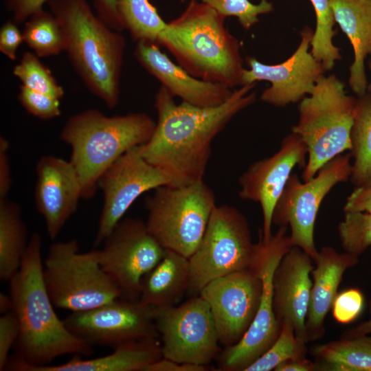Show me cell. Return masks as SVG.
I'll use <instances>...</instances> for the list:
<instances>
[{
  "mask_svg": "<svg viewBox=\"0 0 371 371\" xmlns=\"http://www.w3.org/2000/svg\"><path fill=\"white\" fill-rule=\"evenodd\" d=\"M319 371H371V335L343 338L311 350Z\"/></svg>",
  "mask_w": 371,
  "mask_h": 371,
  "instance_id": "obj_27",
  "label": "cell"
},
{
  "mask_svg": "<svg viewBox=\"0 0 371 371\" xmlns=\"http://www.w3.org/2000/svg\"><path fill=\"white\" fill-rule=\"evenodd\" d=\"M23 42L39 58L65 52V38L60 24L51 12L43 9L31 16L22 31Z\"/></svg>",
  "mask_w": 371,
  "mask_h": 371,
  "instance_id": "obj_30",
  "label": "cell"
},
{
  "mask_svg": "<svg viewBox=\"0 0 371 371\" xmlns=\"http://www.w3.org/2000/svg\"><path fill=\"white\" fill-rule=\"evenodd\" d=\"M139 146L132 148L119 157L99 180L98 188L103 194V205L95 247L103 243L143 193L173 184L172 178L166 172L143 157Z\"/></svg>",
  "mask_w": 371,
  "mask_h": 371,
  "instance_id": "obj_15",
  "label": "cell"
},
{
  "mask_svg": "<svg viewBox=\"0 0 371 371\" xmlns=\"http://www.w3.org/2000/svg\"><path fill=\"white\" fill-rule=\"evenodd\" d=\"M156 308L139 300L118 297L95 308L71 312L67 329L91 346L116 347L159 336Z\"/></svg>",
  "mask_w": 371,
  "mask_h": 371,
  "instance_id": "obj_14",
  "label": "cell"
},
{
  "mask_svg": "<svg viewBox=\"0 0 371 371\" xmlns=\"http://www.w3.org/2000/svg\"><path fill=\"white\" fill-rule=\"evenodd\" d=\"M306 144L295 133L285 137L272 156L251 164L239 178V197L259 203L262 213L260 234L265 240L272 236L273 213L293 169L305 168Z\"/></svg>",
  "mask_w": 371,
  "mask_h": 371,
  "instance_id": "obj_18",
  "label": "cell"
},
{
  "mask_svg": "<svg viewBox=\"0 0 371 371\" xmlns=\"http://www.w3.org/2000/svg\"><path fill=\"white\" fill-rule=\"evenodd\" d=\"M9 142L0 137V200L8 198L12 186L11 170L8 157Z\"/></svg>",
  "mask_w": 371,
  "mask_h": 371,
  "instance_id": "obj_43",
  "label": "cell"
},
{
  "mask_svg": "<svg viewBox=\"0 0 371 371\" xmlns=\"http://www.w3.org/2000/svg\"><path fill=\"white\" fill-rule=\"evenodd\" d=\"M350 153L337 156L303 183L296 174H291L275 206L273 224L289 227L293 246L300 247L313 260L318 254L314 228L320 205L334 186L350 179Z\"/></svg>",
  "mask_w": 371,
  "mask_h": 371,
  "instance_id": "obj_11",
  "label": "cell"
},
{
  "mask_svg": "<svg viewBox=\"0 0 371 371\" xmlns=\"http://www.w3.org/2000/svg\"><path fill=\"white\" fill-rule=\"evenodd\" d=\"M310 1L316 16V27L311 42V53L326 71L330 70L335 61L341 58L340 49L332 42L337 32L333 30L335 21L330 0Z\"/></svg>",
  "mask_w": 371,
  "mask_h": 371,
  "instance_id": "obj_31",
  "label": "cell"
},
{
  "mask_svg": "<svg viewBox=\"0 0 371 371\" xmlns=\"http://www.w3.org/2000/svg\"><path fill=\"white\" fill-rule=\"evenodd\" d=\"M313 261L300 247L293 246L280 261L273 278V307L278 322L280 326L290 325L296 337L307 343L306 319Z\"/></svg>",
  "mask_w": 371,
  "mask_h": 371,
  "instance_id": "obj_20",
  "label": "cell"
},
{
  "mask_svg": "<svg viewBox=\"0 0 371 371\" xmlns=\"http://www.w3.org/2000/svg\"><path fill=\"white\" fill-rule=\"evenodd\" d=\"M255 247L245 216L234 206L216 205L198 247L189 258L188 293L197 295L211 281L251 267Z\"/></svg>",
  "mask_w": 371,
  "mask_h": 371,
  "instance_id": "obj_9",
  "label": "cell"
},
{
  "mask_svg": "<svg viewBox=\"0 0 371 371\" xmlns=\"http://www.w3.org/2000/svg\"><path fill=\"white\" fill-rule=\"evenodd\" d=\"M34 201L46 232L54 240L76 212L82 192L78 174L69 161L44 155L36 164Z\"/></svg>",
  "mask_w": 371,
  "mask_h": 371,
  "instance_id": "obj_19",
  "label": "cell"
},
{
  "mask_svg": "<svg viewBox=\"0 0 371 371\" xmlns=\"http://www.w3.org/2000/svg\"><path fill=\"white\" fill-rule=\"evenodd\" d=\"M65 38V52L82 81L107 107L120 100L126 40L93 11L87 0H49Z\"/></svg>",
  "mask_w": 371,
  "mask_h": 371,
  "instance_id": "obj_3",
  "label": "cell"
},
{
  "mask_svg": "<svg viewBox=\"0 0 371 371\" xmlns=\"http://www.w3.org/2000/svg\"><path fill=\"white\" fill-rule=\"evenodd\" d=\"M155 322L163 357L207 365L220 351L210 308L199 295L180 305L156 308Z\"/></svg>",
  "mask_w": 371,
  "mask_h": 371,
  "instance_id": "obj_12",
  "label": "cell"
},
{
  "mask_svg": "<svg viewBox=\"0 0 371 371\" xmlns=\"http://www.w3.org/2000/svg\"><path fill=\"white\" fill-rule=\"evenodd\" d=\"M255 84L240 86L227 101L212 107L184 102L177 104L161 86L155 99L157 122L150 138L139 146L142 155L166 172L172 185L203 180L214 138L233 117L255 102Z\"/></svg>",
  "mask_w": 371,
  "mask_h": 371,
  "instance_id": "obj_1",
  "label": "cell"
},
{
  "mask_svg": "<svg viewBox=\"0 0 371 371\" xmlns=\"http://www.w3.org/2000/svg\"><path fill=\"white\" fill-rule=\"evenodd\" d=\"M20 333L19 324L12 311L0 317V370H5L9 352L16 344Z\"/></svg>",
  "mask_w": 371,
  "mask_h": 371,
  "instance_id": "obj_38",
  "label": "cell"
},
{
  "mask_svg": "<svg viewBox=\"0 0 371 371\" xmlns=\"http://www.w3.org/2000/svg\"><path fill=\"white\" fill-rule=\"evenodd\" d=\"M156 122L145 113L107 116L88 109L70 116L60 139L71 147L69 161L79 177L82 199L92 198L103 173L122 155L146 143Z\"/></svg>",
  "mask_w": 371,
  "mask_h": 371,
  "instance_id": "obj_5",
  "label": "cell"
},
{
  "mask_svg": "<svg viewBox=\"0 0 371 371\" xmlns=\"http://www.w3.org/2000/svg\"><path fill=\"white\" fill-rule=\"evenodd\" d=\"M13 301L10 295L0 293V313L1 315L12 311Z\"/></svg>",
  "mask_w": 371,
  "mask_h": 371,
  "instance_id": "obj_47",
  "label": "cell"
},
{
  "mask_svg": "<svg viewBox=\"0 0 371 371\" xmlns=\"http://www.w3.org/2000/svg\"><path fill=\"white\" fill-rule=\"evenodd\" d=\"M344 212H371V181L355 187L346 199Z\"/></svg>",
  "mask_w": 371,
  "mask_h": 371,
  "instance_id": "obj_42",
  "label": "cell"
},
{
  "mask_svg": "<svg viewBox=\"0 0 371 371\" xmlns=\"http://www.w3.org/2000/svg\"><path fill=\"white\" fill-rule=\"evenodd\" d=\"M43 276L54 306L60 309L86 311L121 297L100 265L98 250L79 252L75 239L49 246Z\"/></svg>",
  "mask_w": 371,
  "mask_h": 371,
  "instance_id": "obj_8",
  "label": "cell"
},
{
  "mask_svg": "<svg viewBox=\"0 0 371 371\" xmlns=\"http://www.w3.org/2000/svg\"><path fill=\"white\" fill-rule=\"evenodd\" d=\"M97 15L113 30H125L117 8V0H94Z\"/></svg>",
  "mask_w": 371,
  "mask_h": 371,
  "instance_id": "obj_41",
  "label": "cell"
},
{
  "mask_svg": "<svg viewBox=\"0 0 371 371\" xmlns=\"http://www.w3.org/2000/svg\"><path fill=\"white\" fill-rule=\"evenodd\" d=\"M287 226L265 240L260 234L251 266L262 281V293L256 315L249 328L236 344L227 346L220 355L218 370L244 371L276 341L281 329L273 307V278L282 257L293 247Z\"/></svg>",
  "mask_w": 371,
  "mask_h": 371,
  "instance_id": "obj_10",
  "label": "cell"
},
{
  "mask_svg": "<svg viewBox=\"0 0 371 371\" xmlns=\"http://www.w3.org/2000/svg\"><path fill=\"white\" fill-rule=\"evenodd\" d=\"M313 32L305 27L295 52L284 62L266 65L254 57L246 59L249 69H244L243 85L266 80L271 86L261 95V100L276 106L300 102L313 91L326 71L308 51Z\"/></svg>",
  "mask_w": 371,
  "mask_h": 371,
  "instance_id": "obj_17",
  "label": "cell"
},
{
  "mask_svg": "<svg viewBox=\"0 0 371 371\" xmlns=\"http://www.w3.org/2000/svg\"><path fill=\"white\" fill-rule=\"evenodd\" d=\"M18 99L31 115L42 120H50L61 114L60 99L33 91L21 85Z\"/></svg>",
  "mask_w": 371,
  "mask_h": 371,
  "instance_id": "obj_36",
  "label": "cell"
},
{
  "mask_svg": "<svg viewBox=\"0 0 371 371\" xmlns=\"http://www.w3.org/2000/svg\"><path fill=\"white\" fill-rule=\"evenodd\" d=\"M352 164L350 182L361 186L371 181V93L358 96L350 134Z\"/></svg>",
  "mask_w": 371,
  "mask_h": 371,
  "instance_id": "obj_28",
  "label": "cell"
},
{
  "mask_svg": "<svg viewBox=\"0 0 371 371\" xmlns=\"http://www.w3.org/2000/svg\"><path fill=\"white\" fill-rule=\"evenodd\" d=\"M98 250L102 269L121 292V297L139 300L143 278L164 257L165 249L136 218H122Z\"/></svg>",
  "mask_w": 371,
  "mask_h": 371,
  "instance_id": "obj_13",
  "label": "cell"
},
{
  "mask_svg": "<svg viewBox=\"0 0 371 371\" xmlns=\"http://www.w3.org/2000/svg\"><path fill=\"white\" fill-rule=\"evenodd\" d=\"M261 278L254 267L216 278L200 291L208 304L219 343H238L251 324L258 309Z\"/></svg>",
  "mask_w": 371,
  "mask_h": 371,
  "instance_id": "obj_16",
  "label": "cell"
},
{
  "mask_svg": "<svg viewBox=\"0 0 371 371\" xmlns=\"http://www.w3.org/2000/svg\"><path fill=\"white\" fill-rule=\"evenodd\" d=\"M16 24L8 21L0 29V52L11 60H16L17 49L23 42L22 32Z\"/></svg>",
  "mask_w": 371,
  "mask_h": 371,
  "instance_id": "obj_39",
  "label": "cell"
},
{
  "mask_svg": "<svg viewBox=\"0 0 371 371\" xmlns=\"http://www.w3.org/2000/svg\"><path fill=\"white\" fill-rule=\"evenodd\" d=\"M49 0H6L7 8L16 23L25 22L34 14L42 10Z\"/></svg>",
  "mask_w": 371,
  "mask_h": 371,
  "instance_id": "obj_40",
  "label": "cell"
},
{
  "mask_svg": "<svg viewBox=\"0 0 371 371\" xmlns=\"http://www.w3.org/2000/svg\"><path fill=\"white\" fill-rule=\"evenodd\" d=\"M207 365L180 363L165 357L147 366L143 371H206Z\"/></svg>",
  "mask_w": 371,
  "mask_h": 371,
  "instance_id": "obj_44",
  "label": "cell"
},
{
  "mask_svg": "<svg viewBox=\"0 0 371 371\" xmlns=\"http://www.w3.org/2000/svg\"><path fill=\"white\" fill-rule=\"evenodd\" d=\"M20 205L0 200V280L9 282L19 271L27 248V230Z\"/></svg>",
  "mask_w": 371,
  "mask_h": 371,
  "instance_id": "obj_26",
  "label": "cell"
},
{
  "mask_svg": "<svg viewBox=\"0 0 371 371\" xmlns=\"http://www.w3.org/2000/svg\"><path fill=\"white\" fill-rule=\"evenodd\" d=\"M134 54L139 63L156 78L173 97L199 106L212 107L227 101L234 89L194 77L164 53L157 43L137 42Z\"/></svg>",
  "mask_w": 371,
  "mask_h": 371,
  "instance_id": "obj_21",
  "label": "cell"
},
{
  "mask_svg": "<svg viewBox=\"0 0 371 371\" xmlns=\"http://www.w3.org/2000/svg\"><path fill=\"white\" fill-rule=\"evenodd\" d=\"M42 243L41 236L33 233L21 267L9 281L20 333L16 355L9 357L7 370L49 365L65 355L89 357L93 353V346L72 334L55 312L43 281Z\"/></svg>",
  "mask_w": 371,
  "mask_h": 371,
  "instance_id": "obj_2",
  "label": "cell"
},
{
  "mask_svg": "<svg viewBox=\"0 0 371 371\" xmlns=\"http://www.w3.org/2000/svg\"><path fill=\"white\" fill-rule=\"evenodd\" d=\"M225 16H236L245 30L258 22V16L273 11V6L267 0L252 3L249 0H201Z\"/></svg>",
  "mask_w": 371,
  "mask_h": 371,
  "instance_id": "obj_35",
  "label": "cell"
},
{
  "mask_svg": "<svg viewBox=\"0 0 371 371\" xmlns=\"http://www.w3.org/2000/svg\"><path fill=\"white\" fill-rule=\"evenodd\" d=\"M330 3L335 23L348 37L354 50L349 85L357 96L363 95L368 86L365 60L368 55L371 58V1L330 0Z\"/></svg>",
  "mask_w": 371,
  "mask_h": 371,
  "instance_id": "obj_23",
  "label": "cell"
},
{
  "mask_svg": "<svg viewBox=\"0 0 371 371\" xmlns=\"http://www.w3.org/2000/svg\"><path fill=\"white\" fill-rule=\"evenodd\" d=\"M369 67H370V69H371V63H370ZM366 92L371 93V82L369 84H368Z\"/></svg>",
  "mask_w": 371,
  "mask_h": 371,
  "instance_id": "obj_48",
  "label": "cell"
},
{
  "mask_svg": "<svg viewBox=\"0 0 371 371\" xmlns=\"http://www.w3.org/2000/svg\"><path fill=\"white\" fill-rule=\"evenodd\" d=\"M22 85L40 93L59 99L65 94L63 88L58 83L49 69L34 52H25L12 71Z\"/></svg>",
  "mask_w": 371,
  "mask_h": 371,
  "instance_id": "obj_33",
  "label": "cell"
},
{
  "mask_svg": "<svg viewBox=\"0 0 371 371\" xmlns=\"http://www.w3.org/2000/svg\"><path fill=\"white\" fill-rule=\"evenodd\" d=\"M313 262L311 298L306 319L308 342L324 335L325 318L338 293L344 273L357 265L359 256L346 251L339 253L332 247L324 246Z\"/></svg>",
  "mask_w": 371,
  "mask_h": 371,
  "instance_id": "obj_22",
  "label": "cell"
},
{
  "mask_svg": "<svg viewBox=\"0 0 371 371\" xmlns=\"http://www.w3.org/2000/svg\"><path fill=\"white\" fill-rule=\"evenodd\" d=\"M117 8L125 30L137 42L159 45V38L166 23L150 0H117Z\"/></svg>",
  "mask_w": 371,
  "mask_h": 371,
  "instance_id": "obj_29",
  "label": "cell"
},
{
  "mask_svg": "<svg viewBox=\"0 0 371 371\" xmlns=\"http://www.w3.org/2000/svg\"><path fill=\"white\" fill-rule=\"evenodd\" d=\"M366 335H371V301L370 302V317L368 320L345 331L341 336L343 338L355 337Z\"/></svg>",
  "mask_w": 371,
  "mask_h": 371,
  "instance_id": "obj_46",
  "label": "cell"
},
{
  "mask_svg": "<svg viewBox=\"0 0 371 371\" xmlns=\"http://www.w3.org/2000/svg\"><path fill=\"white\" fill-rule=\"evenodd\" d=\"M364 297L356 288L345 289L337 293L332 305L334 319L341 324L355 321L363 311Z\"/></svg>",
  "mask_w": 371,
  "mask_h": 371,
  "instance_id": "obj_37",
  "label": "cell"
},
{
  "mask_svg": "<svg viewBox=\"0 0 371 371\" xmlns=\"http://www.w3.org/2000/svg\"><path fill=\"white\" fill-rule=\"evenodd\" d=\"M307 342L296 337L292 327L282 324L280 334L273 344L244 371H271L282 362L306 357Z\"/></svg>",
  "mask_w": 371,
  "mask_h": 371,
  "instance_id": "obj_32",
  "label": "cell"
},
{
  "mask_svg": "<svg viewBox=\"0 0 371 371\" xmlns=\"http://www.w3.org/2000/svg\"><path fill=\"white\" fill-rule=\"evenodd\" d=\"M338 234L344 251L359 256L371 246V212H344Z\"/></svg>",
  "mask_w": 371,
  "mask_h": 371,
  "instance_id": "obj_34",
  "label": "cell"
},
{
  "mask_svg": "<svg viewBox=\"0 0 371 371\" xmlns=\"http://www.w3.org/2000/svg\"><path fill=\"white\" fill-rule=\"evenodd\" d=\"M189 258L166 250L162 260L142 279L139 300L155 308L177 305L188 293Z\"/></svg>",
  "mask_w": 371,
  "mask_h": 371,
  "instance_id": "obj_25",
  "label": "cell"
},
{
  "mask_svg": "<svg viewBox=\"0 0 371 371\" xmlns=\"http://www.w3.org/2000/svg\"><path fill=\"white\" fill-rule=\"evenodd\" d=\"M216 205L214 193L203 180L163 186L146 200V225L165 249L189 258L198 247Z\"/></svg>",
  "mask_w": 371,
  "mask_h": 371,
  "instance_id": "obj_7",
  "label": "cell"
},
{
  "mask_svg": "<svg viewBox=\"0 0 371 371\" xmlns=\"http://www.w3.org/2000/svg\"><path fill=\"white\" fill-rule=\"evenodd\" d=\"M335 75L322 77L300 102L299 121L292 133L306 144L308 159L302 179H312L326 163L351 149L357 98L348 95Z\"/></svg>",
  "mask_w": 371,
  "mask_h": 371,
  "instance_id": "obj_6",
  "label": "cell"
},
{
  "mask_svg": "<svg viewBox=\"0 0 371 371\" xmlns=\"http://www.w3.org/2000/svg\"><path fill=\"white\" fill-rule=\"evenodd\" d=\"M225 19L207 4L192 0L166 23L159 45L194 77L233 89L243 85L245 68L240 43L225 27Z\"/></svg>",
  "mask_w": 371,
  "mask_h": 371,
  "instance_id": "obj_4",
  "label": "cell"
},
{
  "mask_svg": "<svg viewBox=\"0 0 371 371\" xmlns=\"http://www.w3.org/2000/svg\"><path fill=\"white\" fill-rule=\"evenodd\" d=\"M371 1V0H370Z\"/></svg>",
  "mask_w": 371,
  "mask_h": 371,
  "instance_id": "obj_49",
  "label": "cell"
},
{
  "mask_svg": "<svg viewBox=\"0 0 371 371\" xmlns=\"http://www.w3.org/2000/svg\"><path fill=\"white\" fill-rule=\"evenodd\" d=\"M275 371H315L317 366L306 357L291 359L278 365Z\"/></svg>",
  "mask_w": 371,
  "mask_h": 371,
  "instance_id": "obj_45",
  "label": "cell"
},
{
  "mask_svg": "<svg viewBox=\"0 0 371 371\" xmlns=\"http://www.w3.org/2000/svg\"><path fill=\"white\" fill-rule=\"evenodd\" d=\"M113 350L105 356L85 359L74 355L64 363L29 367L25 371H143L163 357L161 342L157 338L127 343Z\"/></svg>",
  "mask_w": 371,
  "mask_h": 371,
  "instance_id": "obj_24",
  "label": "cell"
}]
</instances>
